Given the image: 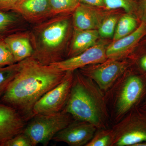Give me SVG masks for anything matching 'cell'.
I'll list each match as a JSON object with an SVG mask.
<instances>
[{"label": "cell", "mask_w": 146, "mask_h": 146, "mask_svg": "<svg viewBox=\"0 0 146 146\" xmlns=\"http://www.w3.org/2000/svg\"><path fill=\"white\" fill-rule=\"evenodd\" d=\"M66 74L54 65L42 64L32 56L21 61L20 70L1 102L16 109L26 121H29L36 102L63 81Z\"/></svg>", "instance_id": "obj_1"}, {"label": "cell", "mask_w": 146, "mask_h": 146, "mask_svg": "<svg viewBox=\"0 0 146 146\" xmlns=\"http://www.w3.org/2000/svg\"><path fill=\"white\" fill-rule=\"evenodd\" d=\"M103 93L91 79L76 73L63 110L74 119L91 123L98 129L108 128L110 115Z\"/></svg>", "instance_id": "obj_2"}, {"label": "cell", "mask_w": 146, "mask_h": 146, "mask_svg": "<svg viewBox=\"0 0 146 146\" xmlns=\"http://www.w3.org/2000/svg\"><path fill=\"white\" fill-rule=\"evenodd\" d=\"M69 27V20L58 15L35 27L30 34L34 49L33 56L45 65L61 60L60 52Z\"/></svg>", "instance_id": "obj_3"}, {"label": "cell", "mask_w": 146, "mask_h": 146, "mask_svg": "<svg viewBox=\"0 0 146 146\" xmlns=\"http://www.w3.org/2000/svg\"><path fill=\"white\" fill-rule=\"evenodd\" d=\"M120 80H117L110 89L112 91L115 123L133 108L139 106L146 94V81L142 77L131 74Z\"/></svg>", "instance_id": "obj_4"}, {"label": "cell", "mask_w": 146, "mask_h": 146, "mask_svg": "<svg viewBox=\"0 0 146 146\" xmlns=\"http://www.w3.org/2000/svg\"><path fill=\"white\" fill-rule=\"evenodd\" d=\"M74 120L64 110L55 114L35 115L25 126L23 132L30 138L33 146H46L59 131Z\"/></svg>", "instance_id": "obj_5"}, {"label": "cell", "mask_w": 146, "mask_h": 146, "mask_svg": "<svg viewBox=\"0 0 146 146\" xmlns=\"http://www.w3.org/2000/svg\"><path fill=\"white\" fill-rule=\"evenodd\" d=\"M111 129L113 146H133L146 141V109L135 106Z\"/></svg>", "instance_id": "obj_6"}, {"label": "cell", "mask_w": 146, "mask_h": 146, "mask_svg": "<svg viewBox=\"0 0 146 146\" xmlns=\"http://www.w3.org/2000/svg\"><path fill=\"white\" fill-rule=\"evenodd\" d=\"M73 72H66L63 81L47 92L36 102L33 110V116L55 114L63 110L72 86L74 77Z\"/></svg>", "instance_id": "obj_7"}, {"label": "cell", "mask_w": 146, "mask_h": 146, "mask_svg": "<svg viewBox=\"0 0 146 146\" xmlns=\"http://www.w3.org/2000/svg\"><path fill=\"white\" fill-rule=\"evenodd\" d=\"M94 67H84L80 73L93 80L101 90L108 91L121 76L127 67L125 62L110 59Z\"/></svg>", "instance_id": "obj_8"}, {"label": "cell", "mask_w": 146, "mask_h": 146, "mask_svg": "<svg viewBox=\"0 0 146 146\" xmlns=\"http://www.w3.org/2000/svg\"><path fill=\"white\" fill-rule=\"evenodd\" d=\"M97 129L91 123L74 119L59 131L52 140L70 146H85L93 138Z\"/></svg>", "instance_id": "obj_9"}, {"label": "cell", "mask_w": 146, "mask_h": 146, "mask_svg": "<svg viewBox=\"0 0 146 146\" xmlns=\"http://www.w3.org/2000/svg\"><path fill=\"white\" fill-rule=\"evenodd\" d=\"M107 58L105 47L100 44L94 46L75 56L51 64L64 72H74L88 65L103 63Z\"/></svg>", "instance_id": "obj_10"}, {"label": "cell", "mask_w": 146, "mask_h": 146, "mask_svg": "<svg viewBox=\"0 0 146 146\" xmlns=\"http://www.w3.org/2000/svg\"><path fill=\"white\" fill-rule=\"evenodd\" d=\"M25 120L13 108L0 103V146L23 131Z\"/></svg>", "instance_id": "obj_11"}, {"label": "cell", "mask_w": 146, "mask_h": 146, "mask_svg": "<svg viewBox=\"0 0 146 146\" xmlns=\"http://www.w3.org/2000/svg\"><path fill=\"white\" fill-rule=\"evenodd\" d=\"M11 11L33 23H40L52 17L50 0H20Z\"/></svg>", "instance_id": "obj_12"}, {"label": "cell", "mask_w": 146, "mask_h": 146, "mask_svg": "<svg viewBox=\"0 0 146 146\" xmlns=\"http://www.w3.org/2000/svg\"><path fill=\"white\" fill-rule=\"evenodd\" d=\"M4 39L16 63L21 62L33 55L34 49L30 34L19 31L9 35Z\"/></svg>", "instance_id": "obj_13"}, {"label": "cell", "mask_w": 146, "mask_h": 146, "mask_svg": "<svg viewBox=\"0 0 146 146\" xmlns=\"http://www.w3.org/2000/svg\"><path fill=\"white\" fill-rule=\"evenodd\" d=\"M145 27V24L143 23L130 34L115 41L106 49L108 58L116 59L124 54L142 36Z\"/></svg>", "instance_id": "obj_14"}, {"label": "cell", "mask_w": 146, "mask_h": 146, "mask_svg": "<svg viewBox=\"0 0 146 146\" xmlns=\"http://www.w3.org/2000/svg\"><path fill=\"white\" fill-rule=\"evenodd\" d=\"M101 19L94 10L80 5L74 11L73 16L74 29L79 30L96 29L100 27Z\"/></svg>", "instance_id": "obj_15"}, {"label": "cell", "mask_w": 146, "mask_h": 146, "mask_svg": "<svg viewBox=\"0 0 146 146\" xmlns=\"http://www.w3.org/2000/svg\"><path fill=\"white\" fill-rule=\"evenodd\" d=\"M69 58L77 55L95 44L99 36L96 29L79 30L74 29Z\"/></svg>", "instance_id": "obj_16"}, {"label": "cell", "mask_w": 146, "mask_h": 146, "mask_svg": "<svg viewBox=\"0 0 146 146\" xmlns=\"http://www.w3.org/2000/svg\"><path fill=\"white\" fill-rule=\"evenodd\" d=\"M22 17L13 11L0 10V38L4 39L10 35L21 31Z\"/></svg>", "instance_id": "obj_17"}, {"label": "cell", "mask_w": 146, "mask_h": 146, "mask_svg": "<svg viewBox=\"0 0 146 146\" xmlns=\"http://www.w3.org/2000/svg\"><path fill=\"white\" fill-rule=\"evenodd\" d=\"M21 62L0 67V99L11 82L18 74Z\"/></svg>", "instance_id": "obj_18"}, {"label": "cell", "mask_w": 146, "mask_h": 146, "mask_svg": "<svg viewBox=\"0 0 146 146\" xmlns=\"http://www.w3.org/2000/svg\"><path fill=\"white\" fill-rule=\"evenodd\" d=\"M137 22L132 16L125 15L119 21L114 35L115 41L130 34L136 29Z\"/></svg>", "instance_id": "obj_19"}, {"label": "cell", "mask_w": 146, "mask_h": 146, "mask_svg": "<svg viewBox=\"0 0 146 146\" xmlns=\"http://www.w3.org/2000/svg\"><path fill=\"white\" fill-rule=\"evenodd\" d=\"M52 17L74 11L80 5V0H50Z\"/></svg>", "instance_id": "obj_20"}, {"label": "cell", "mask_w": 146, "mask_h": 146, "mask_svg": "<svg viewBox=\"0 0 146 146\" xmlns=\"http://www.w3.org/2000/svg\"><path fill=\"white\" fill-rule=\"evenodd\" d=\"M114 134L112 129H97L93 138L85 146H113Z\"/></svg>", "instance_id": "obj_21"}, {"label": "cell", "mask_w": 146, "mask_h": 146, "mask_svg": "<svg viewBox=\"0 0 146 146\" xmlns=\"http://www.w3.org/2000/svg\"><path fill=\"white\" fill-rule=\"evenodd\" d=\"M117 22L116 17L111 16L102 22L98 28L99 36L105 38L114 36Z\"/></svg>", "instance_id": "obj_22"}, {"label": "cell", "mask_w": 146, "mask_h": 146, "mask_svg": "<svg viewBox=\"0 0 146 146\" xmlns=\"http://www.w3.org/2000/svg\"><path fill=\"white\" fill-rule=\"evenodd\" d=\"M16 63L4 39L0 38V67Z\"/></svg>", "instance_id": "obj_23"}, {"label": "cell", "mask_w": 146, "mask_h": 146, "mask_svg": "<svg viewBox=\"0 0 146 146\" xmlns=\"http://www.w3.org/2000/svg\"><path fill=\"white\" fill-rule=\"evenodd\" d=\"M4 146H33L31 140L23 131L11 138Z\"/></svg>", "instance_id": "obj_24"}, {"label": "cell", "mask_w": 146, "mask_h": 146, "mask_svg": "<svg viewBox=\"0 0 146 146\" xmlns=\"http://www.w3.org/2000/svg\"><path fill=\"white\" fill-rule=\"evenodd\" d=\"M103 1L108 9L121 8L127 12L130 10V5L126 0H103Z\"/></svg>", "instance_id": "obj_25"}, {"label": "cell", "mask_w": 146, "mask_h": 146, "mask_svg": "<svg viewBox=\"0 0 146 146\" xmlns=\"http://www.w3.org/2000/svg\"><path fill=\"white\" fill-rule=\"evenodd\" d=\"M20 0H0V10L11 11L14 6Z\"/></svg>", "instance_id": "obj_26"}, {"label": "cell", "mask_w": 146, "mask_h": 146, "mask_svg": "<svg viewBox=\"0 0 146 146\" xmlns=\"http://www.w3.org/2000/svg\"><path fill=\"white\" fill-rule=\"evenodd\" d=\"M80 2L93 6H102L104 4L103 0H80Z\"/></svg>", "instance_id": "obj_27"}, {"label": "cell", "mask_w": 146, "mask_h": 146, "mask_svg": "<svg viewBox=\"0 0 146 146\" xmlns=\"http://www.w3.org/2000/svg\"><path fill=\"white\" fill-rule=\"evenodd\" d=\"M139 65L142 70L146 74V54L140 58Z\"/></svg>", "instance_id": "obj_28"}, {"label": "cell", "mask_w": 146, "mask_h": 146, "mask_svg": "<svg viewBox=\"0 0 146 146\" xmlns=\"http://www.w3.org/2000/svg\"><path fill=\"white\" fill-rule=\"evenodd\" d=\"M139 106H140V107L142 108H143L144 109H146V97L145 98V99L144 100L143 102Z\"/></svg>", "instance_id": "obj_29"}, {"label": "cell", "mask_w": 146, "mask_h": 146, "mask_svg": "<svg viewBox=\"0 0 146 146\" xmlns=\"http://www.w3.org/2000/svg\"><path fill=\"white\" fill-rule=\"evenodd\" d=\"M133 146H146V141L138 143Z\"/></svg>", "instance_id": "obj_30"}, {"label": "cell", "mask_w": 146, "mask_h": 146, "mask_svg": "<svg viewBox=\"0 0 146 146\" xmlns=\"http://www.w3.org/2000/svg\"></svg>", "instance_id": "obj_31"}]
</instances>
